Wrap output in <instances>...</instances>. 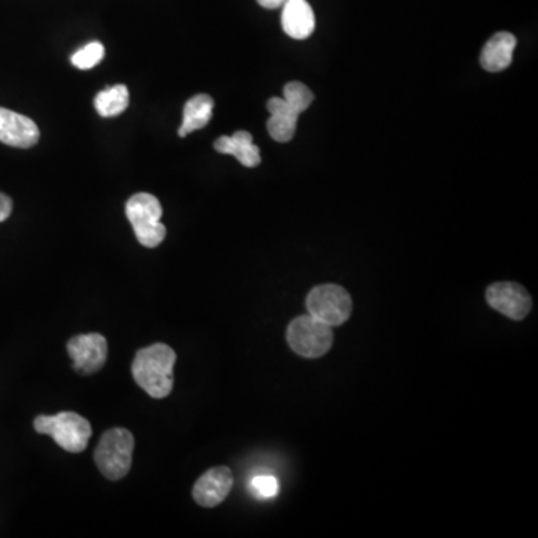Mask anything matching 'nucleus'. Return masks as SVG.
<instances>
[{
  "label": "nucleus",
  "instance_id": "f257e3e1",
  "mask_svg": "<svg viewBox=\"0 0 538 538\" xmlns=\"http://www.w3.org/2000/svg\"><path fill=\"white\" fill-rule=\"evenodd\" d=\"M177 353L168 344L156 343L136 353L132 376L139 388L151 398L162 400L174 388V365Z\"/></svg>",
  "mask_w": 538,
  "mask_h": 538
},
{
  "label": "nucleus",
  "instance_id": "f03ea898",
  "mask_svg": "<svg viewBox=\"0 0 538 538\" xmlns=\"http://www.w3.org/2000/svg\"><path fill=\"white\" fill-rule=\"evenodd\" d=\"M134 449L135 438L128 429L113 428L105 432L95 452V462L99 471L113 482L128 476Z\"/></svg>",
  "mask_w": 538,
  "mask_h": 538
},
{
  "label": "nucleus",
  "instance_id": "7ed1b4c3",
  "mask_svg": "<svg viewBox=\"0 0 538 538\" xmlns=\"http://www.w3.org/2000/svg\"><path fill=\"white\" fill-rule=\"evenodd\" d=\"M35 431L50 435L66 452L80 453L86 449L92 437V426L87 419L74 411H62L56 416H38Z\"/></svg>",
  "mask_w": 538,
  "mask_h": 538
},
{
  "label": "nucleus",
  "instance_id": "20e7f679",
  "mask_svg": "<svg viewBox=\"0 0 538 538\" xmlns=\"http://www.w3.org/2000/svg\"><path fill=\"white\" fill-rule=\"evenodd\" d=\"M162 205L156 196L150 193H136L126 204V216L139 244L148 249L160 246L166 237V228L162 219Z\"/></svg>",
  "mask_w": 538,
  "mask_h": 538
},
{
  "label": "nucleus",
  "instance_id": "39448f33",
  "mask_svg": "<svg viewBox=\"0 0 538 538\" xmlns=\"http://www.w3.org/2000/svg\"><path fill=\"white\" fill-rule=\"evenodd\" d=\"M287 344L302 358H322L334 344L331 326L313 316H299L287 326Z\"/></svg>",
  "mask_w": 538,
  "mask_h": 538
},
{
  "label": "nucleus",
  "instance_id": "423d86ee",
  "mask_svg": "<svg viewBox=\"0 0 538 538\" xmlns=\"http://www.w3.org/2000/svg\"><path fill=\"white\" fill-rule=\"evenodd\" d=\"M308 313L326 325L341 326L352 316L353 302L349 292L338 284H320L308 293Z\"/></svg>",
  "mask_w": 538,
  "mask_h": 538
},
{
  "label": "nucleus",
  "instance_id": "0eeeda50",
  "mask_svg": "<svg viewBox=\"0 0 538 538\" xmlns=\"http://www.w3.org/2000/svg\"><path fill=\"white\" fill-rule=\"evenodd\" d=\"M486 301L498 313L521 322L533 310V298L522 284L498 281L486 289Z\"/></svg>",
  "mask_w": 538,
  "mask_h": 538
},
{
  "label": "nucleus",
  "instance_id": "6e6552de",
  "mask_svg": "<svg viewBox=\"0 0 538 538\" xmlns=\"http://www.w3.org/2000/svg\"><path fill=\"white\" fill-rule=\"evenodd\" d=\"M68 353L77 373L83 376L98 373L107 364V338L101 334L77 335L69 340Z\"/></svg>",
  "mask_w": 538,
  "mask_h": 538
},
{
  "label": "nucleus",
  "instance_id": "1a4fd4ad",
  "mask_svg": "<svg viewBox=\"0 0 538 538\" xmlns=\"http://www.w3.org/2000/svg\"><path fill=\"white\" fill-rule=\"evenodd\" d=\"M234 476L228 467H216L205 471L193 486V500L199 506L213 509L231 494Z\"/></svg>",
  "mask_w": 538,
  "mask_h": 538
},
{
  "label": "nucleus",
  "instance_id": "9d476101",
  "mask_svg": "<svg viewBox=\"0 0 538 538\" xmlns=\"http://www.w3.org/2000/svg\"><path fill=\"white\" fill-rule=\"evenodd\" d=\"M36 123L23 114L0 108V142L15 148H30L39 141Z\"/></svg>",
  "mask_w": 538,
  "mask_h": 538
},
{
  "label": "nucleus",
  "instance_id": "9b49d317",
  "mask_svg": "<svg viewBox=\"0 0 538 538\" xmlns=\"http://www.w3.org/2000/svg\"><path fill=\"white\" fill-rule=\"evenodd\" d=\"M281 26L293 39H307L316 27L313 8L307 0H286L283 3Z\"/></svg>",
  "mask_w": 538,
  "mask_h": 538
},
{
  "label": "nucleus",
  "instance_id": "f8f14e48",
  "mask_svg": "<svg viewBox=\"0 0 538 538\" xmlns=\"http://www.w3.org/2000/svg\"><path fill=\"white\" fill-rule=\"evenodd\" d=\"M267 107L271 114L267 123L269 135L274 141L289 142L295 136L296 123L301 111L284 98L269 99Z\"/></svg>",
  "mask_w": 538,
  "mask_h": 538
},
{
  "label": "nucleus",
  "instance_id": "ddd939ff",
  "mask_svg": "<svg viewBox=\"0 0 538 538\" xmlns=\"http://www.w3.org/2000/svg\"><path fill=\"white\" fill-rule=\"evenodd\" d=\"M516 48L515 35L509 32H500L489 39L483 47L480 63L488 72H501L509 68L513 60V51Z\"/></svg>",
  "mask_w": 538,
  "mask_h": 538
},
{
  "label": "nucleus",
  "instance_id": "4468645a",
  "mask_svg": "<svg viewBox=\"0 0 538 538\" xmlns=\"http://www.w3.org/2000/svg\"><path fill=\"white\" fill-rule=\"evenodd\" d=\"M216 151L222 154H231L246 168H255L261 163V151L258 145L253 144V136L246 131L235 132L232 136H220L214 142Z\"/></svg>",
  "mask_w": 538,
  "mask_h": 538
},
{
  "label": "nucleus",
  "instance_id": "2eb2a0df",
  "mask_svg": "<svg viewBox=\"0 0 538 538\" xmlns=\"http://www.w3.org/2000/svg\"><path fill=\"white\" fill-rule=\"evenodd\" d=\"M214 101L208 95H196L184 105L183 123L178 129V136L186 138L192 132L205 128L213 117Z\"/></svg>",
  "mask_w": 538,
  "mask_h": 538
},
{
  "label": "nucleus",
  "instance_id": "dca6fc26",
  "mask_svg": "<svg viewBox=\"0 0 538 538\" xmlns=\"http://www.w3.org/2000/svg\"><path fill=\"white\" fill-rule=\"evenodd\" d=\"M129 99L131 96H129L128 87L117 84V86L107 87L98 93L95 98V108L99 116L110 119V117L125 113L126 108L129 107Z\"/></svg>",
  "mask_w": 538,
  "mask_h": 538
},
{
  "label": "nucleus",
  "instance_id": "f3484780",
  "mask_svg": "<svg viewBox=\"0 0 538 538\" xmlns=\"http://www.w3.org/2000/svg\"><path fill=\"white\" fill-rule=\"evenodd\" d=\"M105 56V47L101 42L93 41L90 44L84 45L80 50L75 51L72 54L71 62L75 68L81 69V71H87V69L95 68Z\"/></svg>",
  "mask_w": 538,
  "mask_h": 538
},
{
  "label": "nucleus",
  "instance_id": "a211bd4d",
  "mask_svg": "<svg viewBox=\"0 0 538 538\" xmlns=\"http://www.w3.org/2000/svg\"><path fill=\"white\" fill-rule=\"evenodd\" d=\"M284 99L290 102L293 107L298 108L301 113H304L313 102L314 96L305 84L293 81L284 87Z\"/></svg>",
  "mask_w": 538,
  "mask_h": 538
},
{
  "label": "nucleus",
  "instance_id": "6ab92c4d",
  "mask_svg": "<svg viewBox=\"0 0 538 538\" xmlns=\"http://www.w3.org/2000/svg\"><path fill=\"white\" fill-rule=\"evenodd\" d=\"M250 489H252L253 495L261 498V500L277 497L278 492H280L278 480L271 474H261V476L253 477Z\"/></svg>",
  "mask_w": 538,
  "mask_h": 538
},
{
  "label": "nucleus",
  "instance_id": "aec40b11",
  "mask_svg": "<svg viewBox=\"0 0 538 538\" xmlns=\"http://www.w3.org/2000/svg\"><path fill=\"white\" fill-rule=\"evenodd\" d=\"M12 213V201L9 196L0 193V223L5 222Z\"/></svg>",
  "mask_w": 538,
  "mask_h": 538
},
{
  "label": "nucleus",
  "instance_id": "412c9836",
  "mask_svg": "<svg viewBox=\"0 0 538 538\" xmlns=\"http://www.w3.org/2000/svg\"><path fill=\"white\" fill-rule=\"evenodd\" d=\"M286 0H258L259 5L267 9L280 8Z\"/></svg>",
  "mask_w": 538,
  "mask_h": 538
}]
</instances>
